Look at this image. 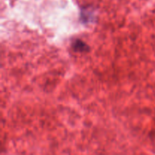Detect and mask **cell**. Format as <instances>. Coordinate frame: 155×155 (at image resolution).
<instances>
[{"instance_id":"cell-1","label":"cell","mask_w":155,"mask_h":155,"mask_svg":"<svg viewBox=\"0 0 155 155\" xmlns=\"http://www.w3.org/2000/svg\"><path fill=\"white\" fill-rule=\"evenodd\" d=\"M73 48H74L75 51H86L89 49L88 48V45L86 43H84L83 42H82L81 40H77L74 42V44L72 45Z\"/></svg>"}]
</instances>
